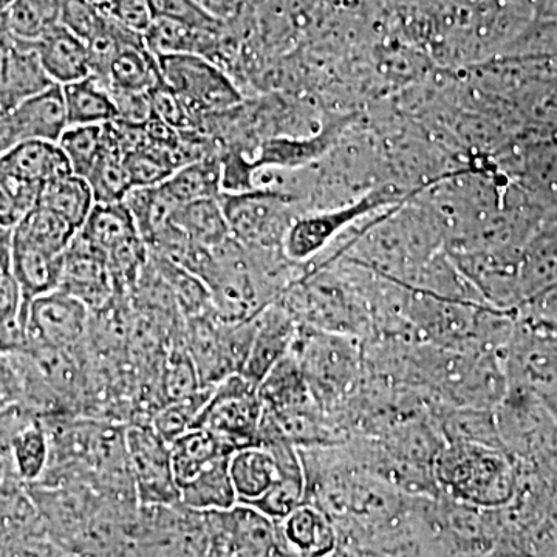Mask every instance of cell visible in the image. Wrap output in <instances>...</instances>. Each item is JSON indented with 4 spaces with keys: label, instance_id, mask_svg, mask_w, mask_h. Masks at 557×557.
Wrapping results in <instances>:
<instances>
[{
    "label": "cell",
    "instance_id": "8d00e7d4",
    "mask_svg": "<svg viewBox=\"0 0 557 557\" xmlns=\"http://www.w3.org/2000/svg\"><path fill=\"white\" fill-rule=\"evenodd\" d=\"M73 174L86 178L104 149V124L69 126L58 139Z\"/></svg>",
    "mask_w": 557,
    "mask_h": 557
},
{
    "label": "cell",
    "instance_id": "e575fe53",
    "mask_svg": "<svg viewBox=\"0 0 557 557\" xmlns=\"http://www.w3.org/2000/svg\"><path fill=\"white\" fill-rule=\"evenodd\" d=\"M212 388L214 387H203L196 394L188 395V397L164 403L150 418V426L168 445H171L180 435L185 434L194 426L201 409L205 408L209 397H211Z\"/></svg>",
    "mask_w": 557,
    "mask_h": 557
},
{
    "label": "cell",
    "instance_id": "f1b7e54d",
    "mask_svg": "<svg viewBox=\"0 0 557 557\" xmlns=\"http://www.w3.org/2000/svg\"><path fill=\"white\" fill-rule=\"evenodd\" d=\"M91 190H94L97 203H113L123 201L131 193L132 185L126 166H124V153L112 129V121L104 124V149L100 159L91 168L86 177Z\"/></svg>",
    "mask_w": 557,
    "mask_h": 557
},
{
    "label": "cell",
    "instance_id": "ba28073f",
    "mask_svg": "<svg viewBox=\"0 0 557 557\" xmlns=\"http://www.w3.org/2000/svg\"><path fill=\"white\" fill-rule=\"evenodd\" d=\"M124 438L139 505L177 504L180 491L172 471L171 446L145 421L127 424Z\"/></svg>",
    "mask_w": 557,
    "mask_h": 557
},
{
    "label": "cell",
    "instance_id": "c3c4849f",
    "mask_svg": "<svg viewBox=\"0 0 557 557\" xmlns=\"http://www.w3.org/2000/svg\"><path fill=\"white\" fill-rule=\"evenodd\" d=\"M11 2H13V0H0V11L5 10Z\"/></svg>",
    "mask_w": 557,
    "mask_h": 557
},
{
    "label": "cell",
    "instance_id": "f6af8a7d",
    "mask_svg": "<svg viewBox=\"0 0 557 557\" xmlns=\"http://www.w3.org/2000/svg\"><path fill=\"white\" fill-rule=\"evenodd\" d=\"M194 2L225 25L239 16L242 7L240 0H194Z\"/></svg>",
    "mask_w": 557,
    "mask_h": 557
},
{
    "label": "cell",
    "instance_id": "2e32d148",
    "mask_svg": "<svg viewBox=\"0 0 557 557\" xmlns=\"http://www.w3.org/2000/svg\"><path fill=\"white\" fill-rule=\"evenodd\" d=\"M64 255H57L13 236L10 271L20 285L25 302L60 288Z\"/></svg>",
    "mask_w": 557,
    "mask_h": 557
},
{
    "label": "cell",
    "instance_id": "5bb4252c",
    "mask_svg": "<svg viewBox=\"0 0 557 557\" xmlns=\"http://www.w3.org/2000/svg\"><path fill=\"white\" fill-rule=\"evenodd\" d=\"M276 523L284 556H329L338 545L333 519L311 502H302Z\"/></svg>",
    "mask_w": 557,
    "mask_h": 557
},
{
    "label": "cell",
    "instance_id": "484cf974",
    "mask_svg": "<svg viewBox=\"0 0 557 557\" xmlns=\"http://www.w3.org/2000/svg\"><path fill=\"white\" fill-rule=\"evenodd\" d=\"M11 463L24 486L35 485L50 461V440L40 417H33L10 440Z\"/></svg>",
    "mask_w": 557,
    "mask_h": 557
},
{
    "label": "cell",
    "instance_id": "3957f363",
    "mask_svg": "<svg viewBox=\"0 0 557 557\" xmlns=\"http://www.w3.org/2000/svg\"><path fill=\"white\" fill-rule=\"evenodd\" d=\"M219 200L231 236L252 248H282L289 225L300 214L298 199L284 190L220 193Z\"/></svg>",
    "mask_w": 557,
    "mask_h": 557
},
{
    "label": "cell",
    "instance_id": "44dd1931",
    "mask_svg": "<svg viewBox=\"0 0 557 557\" xmlns=\"http://www.w3.org/2000/svg\"><path fill=\"white\" fill-rule=\"evenodd\" d=\"M263 408L271 412L309 408L318 405L311 395L298 358L292 350L259 383Z\"/></svg>",
    "mask_w": 557,
    "mask_h": 557
},
{
    "label": "cell",
    "instance_id": "e0dca14e",
    "mask_svg": "<svg viewBox=\"0 0 557 557\" xmlns=\"http://www.w3.org/2000/svg\"><path fill=\"white\" fill-rule=\"evenodd\" d=\"M0 166L17 177L35 183L40 188L53 180L73 174L60 145L44 139L17 143L0 156Z\"/></svg>",
    "mask_w": 557,
    "mask_h": 557
},
{
    "label": "cell",
    "instance_id": "4316f807",
    "mask_svg": "<svg viewBox=\"0 0 557 557\" xmlns=\"http://www.w3.org/2000/svg\"><path fill=\"white\" fill-rule=\"evenodd\" d=\"M78 233L106 255L124 242L139 236L137 223L124 200L113 201V203H95L89 218Z\"/></svg>",
    "mask_w": 557,
    "mask_h": 557
},
{
    "label": "cell",
    "instance_id": "52a82bcc",
    "mask_svg": "<svg viewBox=\"0 0 557 557\" xmlns=\"http://www.w3.org/2000/svg\"><path fill=\"white\" fill-rule=\"evenodd\" d=\"M208 556H284L276 520L252 505L205 511Z\"/></svg>",
    "mask_w": 557,
    "mask_h": 557
},
{
    "label": "cell",
    "instance_id": "b9f144b4",
    "mask_svg": "<svg viewBox=\"0 0 557 557\" xmlns=\"http://www.w3.org/2000/svg\"><path fill=\"white\" fill-rule=\"evenodd\" d=\"M150 101H152L153 115L159 116L174 129H199L197 121L190 115L185 102L166 83L160 84L150 91Z\"/></svg>",
    "mask_w": 557,
    "mask_h": 557
},
{
    "label": "cell",
    "instance_id": "9a60e30c",
    "mask_svg": "<svg viewBox=\"0 0 557 557\" xmlns=\"http://www.w3.org/2000/svg\"><path fill=\"white\" fill-rule=\"evenodd\" d=\"M11 126L17 143L27 139L54 141L69 127L67 110L60 84L33 95L10 110Z\"/></svg>",
    "mask_w": 557,
    "mask_h": 557
},
{
    "label": "cell",
    "instance_id": "7402d4cb",
    "mask_svg": "<svg viewBox=\"0 0 557 557\" xmlns=\"http://www.w3.org/2000/svg\"><path fill=\"white\" fill-rule=\"evenodd\" d=\"M159 188L175 208L200 199L219 197L222 193V160L207 157L178 168Z\"/></svg>",
    "mask_w": 557,
    "mask_h": 557
},
{
    "label": "cell",
    "instance_id": "7c38bea8",
    "mask_svg": "<svg viewBox=\"0 0 557 557\" xmlns=\"http://www.w3.org/2000/svg\"><path fill=\"white\" fill-rule=\"evenodd\" d=\"M36 42L17 38L0 22V98L10 109L53 86Z\"/></svg>",
    "mask_w": 557,
    "mask_h": 557
},
{
    "label": "cell",
    "instance_id": "4fadbf2b",
    "mask_svg": "<svg viewBox=\"0 0 557 557\" xmlns=\"http://www.w3.org/2000/svg\"><path fill=\"white\" fill-rule=\"evenodd\" d=\"M299 324L287 307L276 300L256 318L255 336L242 375L259 384L263 376L292 350Z\"/></svg>",
    "mask_w": 557,
    "mask_h": 557
},
{
    "label": "cell",
    "instance_id": "4dcf8cb0",
    "mask_svg": "<svg viewBox=\"0 0 557 557\" xmlns=\"http://www.w3.org/2000/svg\"><path fill=\"white\" fill-rule=\"evenodd\" d=\"M38 203L50 208L79 231L97 201L86 178L69 174L47 183L40 190Z\"/></svg>",
    "mask_w": 557,
    "mask_h": 557
},
{
    "label": "cell",
    "instance_id": "ac0fdd59",
    "mask_svg": "<svg viewBox=\"0 0 557 557\" xmlns=\"http://www.w3.org/2000/svg\"><path fill=\"white\" fill-rule=\"evenodd\" d=\"M40 64L54 84L73 83L90 75L89 49L86 40L62 25L36 40Z\"/></svg>",
    "mask_w": 557,
    "mask_h": 557
},
{
    "label": "cell",
    "instance_id": "7bdbcfd3",
    "mask_svg": "<svg viewBox=\"0 0 557 557\" xmlns=\"http://www.w3.org/2000/svg\"><path fill=\"white\" fill-rule=\"evenodd\" d=\"M112 98L113 106L116 109V120L131 124H145L152 119V101H150V91H137L120 89V87L110 86L106 83Z\"/></svg>",
    "mask_w": 557,
    "mask_h": 557
},
{
    "label": "cell",
    "instance_id": "60d3db41",
    "mask_svg": "<svg viewBox=\"0 0 557 557\" xmlns=\"http://www.w3.org/2000/svg\"><path fill=\"white\" fill-rule=\"evenodd\" d=\"M102 14L138 33L148 30L153 14L149 0H90Z\"/></svg>",
    "mask_w": 557,
    "mask_h": 557
},
{
    "label": "cell",
    "instance_id": "6da1fadb",
    "mask_svg": "<svg viewBox=\"0 0 557 557\" xmlns=\"http://www.w3.org/2000/svg\"><path fill=\"white\" fill-rule=\"evenodd\" d=\"M434 478L461 504L496 508L515 494V472L496 446L449 442L435 457Z\"/></svg>",
    "mask_w": 557,
    "mask_h": 557
},
{
    "label": "cell",
    "instance_id": "d4e9b609",
    "mask_svg": "<svg viewBox=\"0 0 557 557\" xmlns=\"http://www.w3.org/2000/svg\"><path fill=\"white\" fill-rule=\"evenodd\" d=\"M231 456L219 458L197 478L180 486V502L199 511L225 509L237 504V494L230 472Z\"/></svg>",
    "mask_w": 557,
    "mask_h": 557
},
{
    "label": "cell",
    "instance_id": "d6a6232c",
    "mask_svg": "<svg viewBox=\"0 0 557 557\" xmlns=\"http://www.w3.org/2000/svg\"><path fill=\"white\" fill-rule=\"evenodd\" d=\"M78 233L72 225L57 212L44 205H36L24 219L13 228V236L49 249L57 255H64L70 242Z\"/></svg>",
    "mask_w": 557,
    "mask_h": 557
},
{
    "label": "cell",
    "instance_id": "f35d334b",
    "mask_svg": "<svg viewBox=\"0 0 557 557\" xmlns=\"http://www.w3.org/2000/svg\"><path fill=\"white\" fill-rule=\"evenodd\" d=\"M153 17L180 22L201 30L220 32L225 24L212 17L194 0H149Z\"/></svg>",
    "mask_w": 557,
    "mask_h": 557
},
{
    "label": "cell",
    "instance_id": "f546056e",
    "mask_svg": "<svg viewBox=\"0 0 557 557\" xmlns=\"http://www.w3.org/2000/svg\"><path fill=\"white\" fill-rule=\"evenodd\" d=\"M149 259L170 287L183 319L196 318L214 311L211 293L199 276L157 252L149 251Z\"/></svg>",
    "mask_w": 557,
    "mask_h": 557
},
{
    "label": "cell",
    "instance_id": "7a4b0ae2",
    "mask_svg": "<svg viewBox=\"0 0 557 557\" xmlns=\"http://www.w3.org/2000/svg\"><path fill=\"white\" fill-rule=\"evenodd\" d=\"M292 351L311 395L330 416L357 387L362 364L359 339L299 325Z\"/></svg>",
    "mask_w": 557,
    "mask_h": 557
},
{
    "label": "cell",
    "instance_id": "d590c367",
    "mask_svg": "<svg viewBox=\"0 0 557 557\" xmlns=\"http://www.w3.org/2000/svg\"><path fill=\"white\" fill-rule=\"evenodd\" d=\"M124 166L129 175L132 188H150L170 178L178 168H182V161L174 150L148 146L126 153Z\"/></svg>",
    "mask_w": 557,
    "mask_h": 557
},
{
    "label": "cell",
    "instance_id": "ab89813d",
    "mask_svg": "<svg viewBox=\"0 0 557 557\" xmlns=\"http://www.w3.org/2000/svg\"><path fill=\"white\" fill-rule=\"evenodd\" d=\"M108 16L90 0H62L60 24L83 40H90L101 30Z\"/></svg>",
    "mask_w": 557,
    "mask_h": 557
},
{
    "label": "cell",
    "instance_id": "603a6c76",
    "mask_svg": "<svg viewBox=\"0 0 557 557\" xmlns=\"http://www.w3.org/2000/svg\"><path fill=\"white\" fill-rule=\"evenodd\" d=\"M102 81V79H101ZM104 83L120 89L152 91L164 83L159 58L149 50L145 35L126 44L110 62Z\"/></svg>",
    "mask_w": 557,
    "mask_h": 557
},
{
    "label": "cell",
    "instance_id": "277c9868",
    "mask_svg": "<svg viewBox=\"0 0 557 557\" xmlns=\"http://www.w3.org/2000/svg\"><path fill=\"white\" fill-rule=\"evenodd\" d=\"M164 83L182 98L197 127L203 119L242 104V94L230 73L200 54H161Z\"/></svg>",
    "mask_w": 557,
    "mask_h": 557
},
{
    "label": "cell",
    "instance_id": "cb8c5ba5",
    "mask_svg": "<svg viewBox=\"0 0 557 557\" xmlns=\"http://www.w3.org/2000/svg\"><path fill=\"white\" fill-rule=\"evenodd\" d=\"M61 87L69 126L108 124L116 120V109L104 81L89 75Z\"/></svg>",
    "mask_w": 557,
    "mask_h": 557
},
{
    "label": "cell",
    "instance_id": "9c48e42d",
    "mask_svg": "<svg viewBox=\"0 0 557 557\" xmlns=\"http://www.w3.org/2000/svg\"><path fill=\"white\" fill-rule=\"evenodd\" d=\"M398 199V194L392 196L388 190H384L347 208L302 212L289 225L282 249L293 262H310L325 251L347 226L354 225L362 215L395 203Z\"/></svg>",
    "mask_w": 557,
    "mask_h": 557
},
{
    "label": "cell",
    "instance_id": "8992f818",
    "mask_svg": "<svg viewBox=\"0 0 557 557\" xmlns=\"http://www.w3.org/2000/svg\"><path fill=\"white\" fill-rule=\"evenodd\" d=\"M205 511L171 505H139L138 556H208Z\"/></svg>",
    "mask_w": 557,
    "mask_h": 557
},
{
    "label": "cell",
    "instance_id": "bcb514c9",
    "mask_svg": "<svg viewBox=\"0 0 557 557\" xmlns=\"http://www.w3.org/2000/svg\"><path fill=\"white\" fill-rule=\"evenodd\" d=\"M24 483L21 482L16 471H14L9 454L0 448V496L16 493V491L24 490Z\"/></svg>",
    "mask_w": 557,
    "mask_h": 557
},
{
    "label": "cell",
    "instance_id": "8fae6325",
    "mask_svg": "<svg viewBox=\"0 0 557 557\" xmlns=\"http://www.w3.org/2000/svg\"><path fill=\"white\" fill-rule=\"evenodd\" d=\"M60 288L86 304L90 311L101 309L115 296L108 255L79 233L64 251Z\"/></svg>",
    "mask_w": 557,
    "mask_h": 557
},
{
    "label": "cell",
    "instance_id": "5b68a950",
    "mask_svg": "<svg viewBox=\"0 0 557 557\" xmlns=\"http://www.w3.org/2000/svg\"><path fill=\"white\" fill-rule=\"evenodd\" d=\"M262 416L259 384L242 373H234L212 388L193 428L214 432L237 450L258 445Z\"/></svg>",
    "mask_w": 557,
    "mask_h": 557
},
{
    "label": "cell",
    "instance_id": "30bf717a",
    "mask_svg": "<svg viewBox=\"0 0 557 557\" xmlns=\"http://www.w3.org/2000/svg\"><path fill=\"white\" fill-rule=\"evenodd\" d=\"M90 310L61 288L32 299L27 307L28 348H76L89 335ZM24 350V351H25Z\"/></svg>",
    "mask_w": 557,
    "mask_h": 557
},
{
    "label": "cell",
    "instance_id": "d6986e66",
    "mask_svg": "<svg viewBox=\"0 0 557 557\" xmlns=\"http://www.w3.org/2000/svg\"><path fill=\"white\" fill-rule=\"evenodd\" d=\"M225 28V27H223ZM222 32L201 30L170 20L153 17L145 35L149 50L156 57L161 54H200L219 62Z\"/></svg>",
    "mask_w": 557,
    "mask_h": 557
},
{
    "label": "cell",
    "instance_id": "ee69618b",
    "mask_svg": "<svg viewBox=\"0 0 557 557\" xmlns=\"http://www.w3.org/2000/svg\"><path fill=\"white\" fill-rule=\"evenodd\" d=\"M24 401V381L14 355L0 351V410Z\"/></svg>",
    "mask_w": 557,
    "mask_h": 557
},
{
    "label": "cell",
    "instance_id": "836d02e7",
    "mask_svg": "<svg viewBox=\"0 0 557 557\" xmlns=\"http://www.w3.org/2000/svg\"><path fill=\"white\" fill-rule=\"evenodd\" d=\"M159 386L164 403L196 394L201 387L199 372L182 339V332L175 338L160 366Z\"/></svg>",
    "mask_w": 557,
    "mask_h": 557
},
{
    "label": "cell",
    "instance_id": "ffe728a7",
    "mask_svg": "<svg viewBox=\"0 0 557 557\" xmlns=\"http://www.w3.org/2000/svg\"><path fill=\"white\" fill-rule=\"evenodd\" d=\"M172 471L175 483L183 486L219 458L231 456L233 446L205 428H190L171 443Z\"/></svg>",
    "mask_w": 557,
    "mask_h": 557
},
{
    "label": "cell",
    "instance_id": "83f0119b",
    "mask_svg": "<svg viewBox=\"0 0 557 557\" xmlns=\"http://www.w3.org/2000/svg\"><path fill=\"white\" fill-rule=\"evenodd\" d=\"M171 222L201 247L215 248L231 237L219 197L182 205L175 209Z\"/></svg>",
    "mask_w": 557,
    "mask_h": 557
},
{
    "label": "cell",
    "instance_id": "74e56055",
    "mask_svg": "<svg viewBox=\"0 0 557 557\" xmlns=\"http://www.w3.org/2000/svg\"><path fill=\"white\" fill-rule=\"evenodd\" d=\"M40 186L0 166V225L13 230L38 205Z\"/></svg>",
    "mask_w": 557,
    "mask_h": 557
},
{
    "label": "cell",
    "instance_id": "7dc6e473",
    "mask_svg": "<svg viewBox=\"0 0 557 557\" xmlns=\"http://www.w3.org/2000/svg\"><path fill=\"white\" fill-rule=\"evenodd\" d=\"M11 247H13V230L0 225V273L10 271Z\"/></svg>",
    "mask_w": 557,
    "mask_h": 557
},
{
    "label": "cell",
    "instance_id": "1f68e13d",
    "mask_svg": "<svg viewBox=\"0 0 557 557\" xmlns=\"http://www.w3.org/2000/svg\"><path fill=\"white\" fill-rule=\"evenodd\" d=\"M62 0H13L0 13V22L17 38L39 40L60 25Z\"/></svg>",
    "mask_w": 557,
    "mask_h": 557
}]
</instances>
